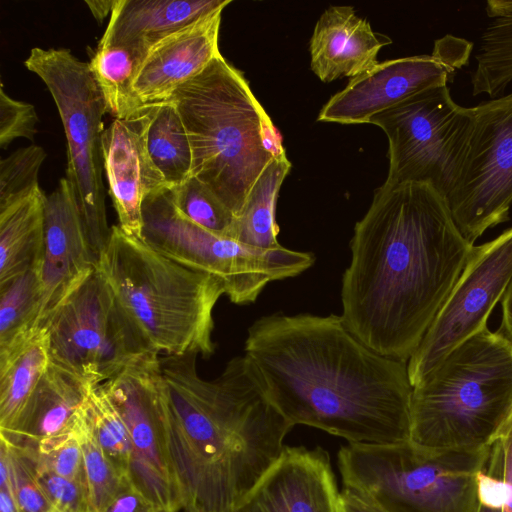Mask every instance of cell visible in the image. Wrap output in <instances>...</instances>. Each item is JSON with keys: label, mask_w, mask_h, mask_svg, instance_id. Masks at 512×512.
I'll use <instances>...</instances> for the list:
<instances>
[{"label": "cell", "mask_w": 512, "mask_h": 512, "mask_svg": "<svg viewBox=\"0 0 512 512\" xmlns=\"http://www.w3.org/2000/svg\"><path fill=\"white\" fill-rule=\"evenodd\" d=\"M102 512H161L129 480Z\"/></svg>", "instance_id": "39"}, {"label": "cell", "mask_w": 512, "mask_h": 512, "mask_svg": "<svg viewBox=\"0 0 512 512\" xmlns=\"http://www.w3.org/2000/svg\"><path fill=\"white\" fill-rule=\"evenodd\" d=\"M39 118L35 107L12 99L0 86V146L6 148L17 138L33 140Z\"/></svg>", "instance_id": "37"}, {"label": "cell", "mask_w": 512, "mask_h": 512, "mask_svg": "<svg viewBox=\"0 0 512 512\" xmlns=\"http://www.w3.org/2000/svg\"><path fill=\"white\" fill-rule=\"evenodd\" d=\"M144 59L143 54L130 47L98 45L88 63L107 112L115 119L125 118L142 106L134 91V81Z\"/></svg>", "instance_id": "26"}, {"label": "cell", "mask_w": 512, "mask_h": 512, "mask_svg": "<svg viewBox=\"0 0 512 512\" xmlns=\"http://www.w3.org/2000/svg\"><path fill=\"white\" fill-rule=\"evenodd\" d=\"M231 512H340V492L328 453L285 447Z\"/></svg>", "instance_id": "18"}, {"label": "cell", "mask_w": 512, "mask_h": 512, "mask_svg": "<svg viewBox=\"0 0 512 512\" xmlns=\"http://www.w3.org/2000/svg\"><path fill=\"white\" fill-rule=\"evenodd\" d=\"M485 468L497 474L504 484L502 512H512V411L490 444Z\"/></svg>", "instance_id": "38"}, {"label": "cell", "mask_w": 512, "mask_h": 512, "mask_svg": "<svg viewBox=\"0 0 512 512\" xmlns=\"http://www.w3.org/2000/svg\"><path fill=\"white\" fill-rule=\"evenodd\" d=\"M170 191L175 206L186 218L208 231L229 237L235 215L200 180L191 176Z\"/></svg>", "instance_id": "32"}, {"label": "cell", "mask_w": 512, "mask_h": 512, "mask_svg": "<svg viewBox=\"0 0 512 512\" xmlns=\"http://www.w3.org/2000/svg\"><path fill=\"white\" fill-rule=\"evenodd\" d=\"M473 247L434 187L384 182L350 242L341 286L346 326L379 354L408 362Z\"/></svg>", "instance_id": "1"}, {"label": "cell", "mask_w": 512, "mask_h": 512, "mask_svg": "<svg viewBox=\"0 0 512 512\" xmlns=\"http://www.w3.org/2000/svg\"><path fill=\"white\" fill-rule=\"evenodd\" d=\"M512 277V227L473 247L461 275L407 362L412 387L459 344L487 326Z\"/></svg>", "instance_id": "14"}, {"label": "cell", "mask_w": 512, "mask_h": 512, "mask_svg": "<svg viewBox=\"0 0 512 512\" xmlns=\"http://www.w3.org/2000/svg\"><path fill=\"white\" fill-rule=\"evenodd\" d=\"M510 9V17L493 19L480 37L471 76L474 96L495 97L512 82V3Z\"/></svg>", "instance_id": "29"}, {"label": "cell", "mask_w": 512, "mask_h": 512, "mask_svg": "<svg viewBox=\"0 0 512 512\" xmlns=\"http://www.w3.org/2000/svg\"><path fill=\"white\" fill-rule=\"evenodd\" d=\"M93 387L50 360L13 435L2 438L33 449L40 441L71 427Z\"/></svg>", "instance_id": "22"}, {"label": "cell", "mask_w": 512, "mask_h": 512, "mask_svg": "<svg viewBox=\"0 0 512 512\" xmlns=\"http://www.w3.org/2000/svg\"><path fill=\"white\" fill-rule=\"evenodd\" d=\"M470 244L508 221L512 205V92L471 107L451 185L444 196Z\"/></svg>", "instance_id": "11"}, {"label": "cell", "mask_w": 512, "mask_h": 512, "mask_svg": "<svg viewBox=\"0 0 512 512\" xmlns=\"http://www.w3.org/2000/svg\"><path fill=\"white\" fill-rule=\"evenodd\" d=\"M84 409L94 435L115 467L129 478L131 440L127 426L102 384L94 386Z\"/></svg>", "instance_id": "30"}, {"label": "cell", "mask_w": 512, "mask_h": 512, "mask_svg": "<svg viewBox=\"0 0 512 512\" xmlns=\"http://www.w3.org/2000/svg\"><path fill=\"white\" fill-rule=\"evenodd\" d=\"M224 8L169 35L149 50L134 81L142 105L168 99L221 54L218 39Z\"/></svg>", "instance_id": "19"}, {"label": "cell", "mask_w": 512, "mask_h": 512, "mask_svg": "<svg viewBox=\"0 0 512 512\" xmlns=\"http://www.w3.org/2000/svg\"><path fill=\"white\" fill-rule=\"evenodd\" d=\"M118 0H85L94 18L101 23L105 17L112 13Z\"/></svg>", "instance_id": "43"}, {"label": "cell", "mask_w": 512, "mask_h": 512, "mask_svg": "<svg viewBox=\"0 0 512 512\" xmlns=\"http://www.w3.org/2000/svg\"><path fill=\"white\" fill-rule=\"evenodd\" d=\"M96 269L159 354L214 353L213 310L225 294L220 279L164 256L118 225Z\"/></svg>", "instance_id": "5"}, {"label": "cell", "mask_w": 512, "mask_h": 512, "mask_svg": "<svg viewBox=\"0 0 512 512\" xmlns=\"http://www.w3.org/2000/svg\"><path fill=\"white\" fill-rule=\"evenodd\" d=\"M291 169L286 153L274 158L251 188L229 237L249 246L274 249L279 244L275 208L280 187Z\"/></svg>", "instance_id": "25"}, {"label": "cell", "mask_w": 512, "mask_h": 512, "mask_svg": "<svg viewBox=\"0 0 512 512\" xmlns=\"http://www.w3.org/2000/svg\"><path fill=\"white\" fill-rule=\"evenodd\" d=\"M42 325L48 332L50 360L92 386L155 351L97 269Z\"/></svg>", "instance_id": "10"}, {"label": "cell", "mask_w": 512, "mask_h": 512, "mask_svg": "<svg viewBox=\"0 0 512 512\" xmlns=\"http://www.w3.org/2000/svg\"><path fill=\"white\" fill-rule=\"evenodd\" d=\"M340 512H382L378 508L359 498L352 492L342 489L340 492Z\"/></svg>", "instance_id": "42"}, {"label": "cell", "mask_w": 512, "mask_h": 512, "mask_svg": "<svg viewBox=\"0 0 512 512\" xmlns=\"http://www.w3.org/2000/svg\"><path fill=\"white\" fill-rule=\"evenodd\" d=\"M473 44L451 35L435 42L431 55L387 60L351 78L321 109L317 120L340 124L370 119L425 90L448 85L466 65Z\"/></svg>", "instance_id": "15"}, {"label": "cell", "mask_w": 512, "mask_h": 512, "mask_svg": "<svg viewBox=\"0 0 512 512\" xmlns=\"http://www.w3.org/2000/svg\"><path fill=\"white\" fill-rule=\"evenodd\" d=\"M196 358L160 356L166 449L184 512H231L281 456L294 426L245 355L213 380L198 374Z\"/></svg>", "instance_id": "3"}, {"label": "cell", "mask_w": 512, "mask_h": 512, "mask_svg": "<svg viewBox=\"0 0 512 512\" xmlns=\"http://www.w3.org/2000/svg\"><path fill=\"white\" fill-rule=\"evenodd\" d=\"M31 450L37 467L87 483L76 419L71 427L40 441Z\"/></svg>", "instance_id": "34"}, {"label": "cell", "mask_w": 512, "mask_h": 512, "mask_svg": "<svg viewBox=\"0 0 512 512\" xmlns=\"http://www.w3.org/2000/svg\"><path fill=\"white\" fill-rule=\"evenodd\" d=\"M490 446L476 450L428 449L406 441L342 446L343 489L382 512H479L477 474Z\"/></svg>", "instance_id": "7"}, {"label": "cell", "mask_w": 512, "mask_h": 512, "mask_svg": "<svg viewBox=\"0 0 512 512\" xmlns=\"http://www.w3.org/2000/svg\"><path fill=\"white\" fill-rule=\"evenodd\" d=\"M72 183L63 177L45 199L44 246L38 266L41 325L96 269Z\"/></svg>", "instance_id": "17"}, {"label": "cell", "mask_w": 512, "mask_h": 512, "mask_svg": "<svg viewBox=\"0 0 512 512\" xmlns=\"http://www.w3.org/2000/svg\"><path fill=\"white\" fill-rule=\"evenodd\" d=\"M42 285L37 267L0 285V349L41 326Z\"/></svg>", "instance_id": "28"}, {"label": "cell", "mask_w": 512, "mask_h": 512, "mask_svg": "<svg viewBox=\"0 0 512 512\" xmlns=\"http://www.w3.org/2000/svg\"><path fill=\"white\" fill-rule=\"evenodd\" d=\"M24 65L45 83L58 109L67 140L65 177L74 186L86 238L97 261L111 234L102 180L106 102L88 63L69 49L32 48Z\"/></svg>", "instance_id": "9"}, {"label": "cell", "mask_w": 512, "mask_h": 512, "mask_svg": "<svg viewBox=\"0 0 512 512\" xmlns=\"http://www.w3.org/2000/svg\"><path fill=\"white\" fill-rule=\"evenodd\" d=\"M471 107L457 104L448 85L418 93L373 116L389 142L385 183H424L447 193L464 145Z\"/></svg>", "instance_id": "12"}, {"label": "cell", "mask_w": 512, "mask_h": 512, "mask_svg": "<svg viewBox=\"0 0 512 512\" xmlns=\"http://www.w3.org/2000/svg\"><path fill=\"white\" fill-rule=\"evenodd\" d=\"M131 440L129 479L161 512L183 510L163 434L165 387L160 354L150 351L102 384Z\"/></svg>", "instance_id": "13"}, {"label": "cell", "mask_w": 512, "mask_h": 512, "mask_svg": "<svg viewBox=\"0 0 512 512\" xmlns=\"http://www.w3.org/2000/svg\"><path fill=\"white\" fill-rule=\"evenodd\" d=\"M36 468L39 483L58 512H95L86 482Z\"/></svg>", "instance_id": "36"}, {"label": "cell", "mask_w": 512, "mask_h": 512, "mask_svg": "<svg viewBox=\"0 0 512 512\" xmlns=\"http://www.w3.org/2000/svg\"><path fill=\"white\" fill-rule=\"evenodd\" d=\"M244 351L293 426L318 428L353 445L410 440L407 362L368 347L341 315L264 316L248 329Z\"/></svg>", "instance_id": "2"}, {"label": "cell", "mask_w": 512, "mask_h": 512, "mask_svg": "<svg viewBox=\"0 0 512 512\" xmlns=\"http://www.w3.org/2000/svg\"><path fill=\"white\" fill-rule=\"evenodd\" d=\"M479 512H502V508L489 506V505L480 503Z\"/></svg>", "instance_id": "44"}, {"label": "cell", "mask_w": 512, "mask_h": 512, "mask_svg": "<svg viewBox=\"0 0 512 512\" xmlns=\"http://www.w3.org/2000/svg\"><path fill=\"white\" fill-rule=\"evenodd\" d=\"M155 109L156 102L142 105L129 116L115 119L102 134L103 168L118 226L139 238H142L144 199L167 186L147 148Z\"/></svg>", "instance_id": "16"}, {"label": "cell", "mask_w": 512, "mask_h": 512, "mask_svg": "<svg viewBox=\"0 0 512 512\" xmlns=\"http://www.w3.org/2000/svg\"><path fill=\"white\" fill-rule=\"evenodd\" d=\"M501 324L499 332L512 343V277L501 299Z\"/></svg>", "instance_id": "41"}, {"label": "cell", "mask_w": 512, "mask_h": 512, "mask_svg": "<svg viewBox=\"0 0 512 512\" xmlns=\"http://www.w3.org/2000/svg\"><path fill=\"white\" fill-rule=\"evenodd\" d=\"M0 512H21L14 487L11 458L0 456Z\"/></svg>", "instance_id": "40"}, {"label": "cell", "mask_w": 512, "mask_h": 512, "mask_svg": "<svg viewBox=\"0 0 512 512\" xmlns=\"http://www.w3.org/2000/svg\"><path fill=\"white\" fill-rule=\"evenodd\" d=\"M46 195L40 187L0 207V285L39 266Z\"/></svg>", "instance_id": "24"}, {"label": "cell", "mask_w": 512, "mask_h": 512, "mask_svg": "<svg viewBox=\"0 0 512 512\" xmlns=\"http://www.w3.org/2000/svg\"><path fill=\"white\" fill-rule=\"evenodd\" d=\"M150 157L168 187L192 176V149L180 113L173 102H156L147 136Z\"/></svg>", "instance_id": "27"}, {"label": "cell", "mask_w": 512, "mask_h": 512, "mask_svg": "<svg viewBox=\"0 0 512 512\" xmlns=\"http://www.w3.org/2000/svg\"><path fill=\"white\" fill-rule=\"evenodd\" d=\"M84 405L76 417V430L93 506L95 512H102L130 479L115 467L98 443Z\"/></svg>", "instance_id": "31"}, {"label": "cell", "mask_w": 512, "mask_h": 512, "mask_svg": "<svg viewBox=\"0 0 512 512\" xmlns=\"http://www.w3.org/2000/svg\"><path fill=\"white\" fill-rule=\"evenodd\" d=\"M231 0H118L99 46L130 47L145 57L169 35Z\"/></svg>", "instance_id": "21"}, {"label": "cell", "mask_w": 512, "mask_h": 512, "mask_svg": "<svg viewBox=\"0 0 512 512\" xmlns=\"http://www.w3.org/2000/svg\"><path fill=\"white\" fill-rule=\"evenodd\" d=\"M391 42L388 36L375 33L352 6H330L310 40L311 69L323 82L353 78L375 67L378 52Z\"/></svg>", "instance_id": "20"}, {"label": "cell", "mask_w": 512, "mask_h": 512, "mask_svg": "<svg viewBox=\"0 0 512 512\" xmlns=\"http://www.w3.org/2000/svg\"><path fill=\"white\" fill-rule=\"evenodd\" d=\"M511 411L512 343L485 326L413 387L410 441L437 450L488 447Z\"/></svg>", "instance_id": "6"}, {"label": "cell", "mask_w": 512, "mask_h": 512, "mask_svg": "<svg viewBox=\"0 0 512 512\" xmlns=\"http://www.w3.org/2000/svg\"><path fill=\"white\" fill-rule=\"evenodd\" d=\"M47 154L37 145L19 148L0 162V207L40 187L38 175Z\"/></svg>", "instance_id": "33"}, {"label": "cell", "mask_w": 512, "mask_h": 512, "mask_svg": "<svg viewBox=\"0 0 512 512\" xmlns=\"http://www.w3.org/2000/svg\"><path fill=\"white\" fill-rule=\"evenodd\" d=\"M142 239L164 256L220 279L231 302H254L267 284L309 269L315 257L280 246L262 249L193 223L175 206L169 187L150 193L142 205Z\"/></svg>", "instance_id": "8"}, {"label": "cell", "mask_w": 512, "mask_h": 512, "mask_svg": "<svg viewBox=\"0 0 512 512\" xmlns=\"http://www.w3.org/2000/svg\"><path fill=\"white\" fill-rule=\"evenodd\" d=\"M50 363L49 337L41 325L0 349V436L10 438Z\"/></svg>", "instance_id": "23"}, {"label": "cell", "mask_w": 512, "mask_h": 512, "mask_svg": "<svg viewBox=\"0 0 512 512\" xmlns=\"http://www.w3.org/2000/svg\"><path fill=\"white\" fill-rule=\"evenodd\" d=\"M4 440L9 449L13 487L21 512H58L42 489L31 449Z\"/></svg>", "instance_id": "35"}, {"label": "cell", "mask_w": 512, "mask_h": 512, "mask_svg": "<svg viewBox=\"0 0 512 512\" xmlns=\"http://www.w3.org/2000/svg\"><path fill=\"white\" fill-rule=\"evenodd\" d=\"M177 107L192 149V176L237 217L267 167L285 152L243 73L221 54L166 99Z\"/></svg>", "instance_id": "4"}]
</instances>
